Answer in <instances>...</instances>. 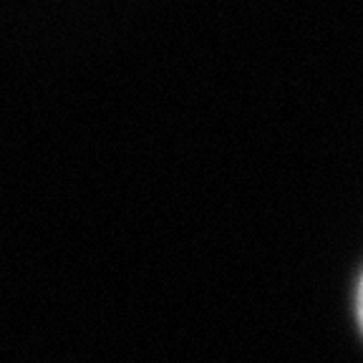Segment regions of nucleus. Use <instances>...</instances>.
Returning a JSON list of instances; mask_svg holds the SVG:
<instances>
[{
	"instance_id": "1",
	"label": "nucleus",
	"mask_w": 363,
	"mask_h": 363,
	"mask_svg": "<svg viewBox=\"0 0 363 363\" xmlns=\"http://www.w3.org/2000/svg\"><path fill=\"white\" fill-rule=\"evenodd\" d=\"M358 320H361V328H363V278L361 285H358Z\"/></svg>"
}]
</instances>
